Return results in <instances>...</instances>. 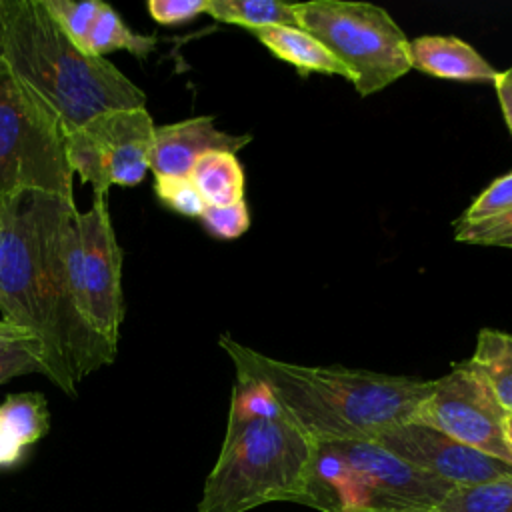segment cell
<instances>
[{"mask_svg": "<svg viewBox=\"0 0 512 512\" xmlns=\"http://www.w3.org/2000/svg\"><path fill=\"white\" fill-rule=\"evenodd\" d=\"M506 438H508V444L512 448V412L508 414V420H506Z\"/></svg>", "mask_w": 512, "mask_h": 512, "instance_id": "obj_32", "label": "cell"}, {"mask_svg": "<svg viewBox=\"0 0 512 512\" xmlns=\"http://www.w3.org/2000/svg\"><path fill=\"white\" fill-rule=\"evenodd\" d=\"M330 444L350 466L366 512H432L456 488L372 440Z\"/></svg>", "mask_w": 512, "mask_h": 512, "instance_id": "obj_10", "label": "cell"}, {"mask_svg": "<svg viewBox=\"0 0 512 512\" xmlns=\"http://www.w3.org/2000/svg\"><path fill=\"white\" fill-rule=\"evenodd\" d=\"M512 210V172L498 176L492 180L454 220V228L480 224L486 220H494Z\"/></svg>", "mask_w": 512, "mask_h": 512, "instance_id": "obj_22", "label": "cell"}, {"mask_svg": "<svg viewBox=\"0 0 512 512\" xmlns=\"http://www.w3.org/2000/svg\"><path fill=\"white\" fill-rule=\"evenodd\" d=\"M200 220L210 236L218 240H234L248 230L250 212L246 200H240L228 206H206Z\"/></svg>", "mask_w": 512, "mask_h": 512, "instance_id": "obj_25", "label": "cell"}, {"mask_svg": "<svg viewBox=\"0 0 512 512\" xmlns=\"http://www.w3.org/2000/svg\"><path fill=\"white\" fill-rule=\"evenodd\" d=\"M4 64L62 120L66 132L92 118L146 108V94L110 60L74 44L42 0H2Z\"/></svg>", "mask_w": 512, "mask_h": 512, "instance_id": "obj_3", "label": "cell"}, {"mask_svg": "<svg viewBox=\"0 0 512 512\" xmlns=\"http://www.w3.org/2000/svg\"><path fill=\"white\" fill-rule=\"evenodd\" d=\"M122 260L124 254L116 240L108 198H94L86 212H78L74 282L90 328L112 348H118L124 320Z\"/></svg>", "mask_w": 512, "mask_h": 512, "instance_id": "obj_9", "label": "cell"}, {"mask_svg": "<svg viewBox=\"0 0 512 512\" xmlns=\"http://www.w3.org/2000/svg\"><path fill=\"white\" fill-rule=\"evenodd\" d=\"M42 374V350L34 338L0 342V386L14 376Z\"/></svg>", "mask_w": 512, "mask_h": 512, "instance_id": "obj_24", "label": "cell"}, {"mask_svg": "<svg viewBox=\"0 0 512 512\" xmlns=\"http://www.w3.org/2000/svg\"><path fill=\"white\" fill-rule=\"evenodd\" d=\"M154 122L146 108L104 112L68 132V162L94 198H108L112 184L136 186L150 170Z\"/></svg>", "mask_w": 512, "mask_h": 512, "instance_id": "obj_7", "label": "cell"}, {"mask_svg": "<svg viewBox=\"0 0 512 512\" xmlns=\"http://www.w3.org/2000/svg\"><path fill=\"white\" fill-rule=\"evenodd\" d=\"M220 346L236 374L260 380L314 442L374 440L410 422L434 380L342 366H302L264 356L228 334Z\"/></svg>", "mask_w": 512, "mask_h": 512, "instance_id": "obj_2", "label": "cell"}, {"mask_svg": "<svg viewBox=\"0 0 512 512\" xmlns=\"http://www.w3.org/2000/svg\"><path fill=\"white\" fill-rule=\"evenodd\" d=\"M206 14L250 32L266 26H298L294 2L280 0H210Z\"/></svg>", "mask_w": 512, "mask_h": 512, "instance_id": "obj_18", "label": "cell"}, {"mask_svg": "<svg viewBox=\"0 0 512 512\" xmlns=\"http://www.w3.org/2000/svg\"><path fill=\"white\" fill-rule=\"evenodd\" d=\"M24 450L2 426H0V468H10L18 464L24 456Z\"/></svg>", "mask_w": 512, "mask_h": 512, "instance_id": "obj_29", "label": "cell"}, {"mask_svg": "<svg viewBox=\"0 0 512 512\" xmlns=\"http://www.w3.org/2000/svg\"><path fill=\"white\" fill-rule=\"evenodd\" d=\"M4 62V18H2V0H0V64Z\"/></svg>", "mask_w": 512, "mask_h": 512, "instance_id": "obj_31", "label": "cell"}, {"mask_svg": "<svg viewBox=\"0 0 512 512\" xmlns=\"http://www.w3.org/2000/svg\"><path fill=\"white\" fill-rule=\"evenodd\" d=\"M508 414L486 380L466 362H460L434 380L432 392L410 422L430 426L478 452L512 464V448L506 438Z\"/></svg>", "mask_w": 512, "mask_h": 512, "instance_id": "obj_8", "label": "cell"}, {"mask_svg": "<svg viewBox=\"0 0 512 512\" xmlns=\"http://www.w3.org/2000/svg\"><path fill=\"white\" fill-rule=\"evenodd\" d=\"M494 88H496V96L502 108V116L504 122L508 126V130L512 132V66L506 68L504 72H498L496 80H494Z\"/></svg>", "mask_w": 512, "mask_h": 512, "instance_id": "obj_28", "label": "cell"}, {"mask_svg": "<svg viewBox=\"0 0 512 512\" xmlns=\"http://www.w3.org/2000/svg\"><path fill=\"white\" fill-rule=\"evenodd\" d=\"M20 338H32L26 330L8 324L6 320L0 318V342H8V340H20Z\"/></svg>", "mask_w": 512, "mask_h": 512, "instance_id": "obj_30", "label": "cell"}, {"mask_svg": "<svg viewBox=\"0 0 512 512\" xmlns=\"http://www.w3.org/2000/svg\"><path fill=\"white\" fill-rule=\"evenodd\" d=\"M316 442L280 408L268 416L228 420L196 512H248L268 502L300 504Z\"/></svg>", "mask_w": 512, "mask_h": 512, "instance_id": "obj_4", "label": "cell"}, {"mask_svg": "<svg viewBox=\"0 0 512 512\" xmlns=\"http://www.w3.org/2000/svg\"><path fill=\"white\" fill-rule=\"evenodd\" d=\"M252 140L250 134H228L216 128L214 116H194L154 128L150 170L154 176H188L208 152L236 154Z\"/></svg>", "mask_w": 512, "mask_h": 512, "instance_id": "obj_12", "label": "cell"}, {"mask_svg": "<svg viewBox=\"0 0 512 512\" xmlns=\"http://www.w3.org/2000/svg\"><path fill=\"white\" fill-rule=\"evenodd\" d=\"M264 48H268L276 58L292 64L300 70V74L322 72V74H338L346 80L350 72L344 64L312 34L302 30L300 26H266L252 32Z\"/></svg>", "mask_w": 512, "mask_h": 512, "instance_id": "obj_14", "label": "cell"}, {"mask_svg": "<svg viewBox=\"0 0 512 512\" xmlns=\"http://www.w3.org/2000/svg\"><path fill=\"white\" fill-rule=\"evenodd\" d=\"M78 208L48 194H22L0 206V312L42 350V374L64 394L112 364L116 348L88 324L74 282Z\"/></svg>", "mask_w": 512, "mask_h": 512, "instance_id": "obj_1", "label": "cell"}, {"mask_svg": "<svg viewBox=\"0 0 512 512\" xmlns=\"http://www.w3.org/2000/svg\"><path fill=\"white\" fill-rule=\"evenodd\" d=\"M158 46V36L140 34L124 24L122 16L104 2L90 34L84 52L104 58L110 52H128L138 60L148 58Z\"/></svg>", "mask_w": 512, "mask_h": 512, "instance_id": "obj_17", "label": "cell"}, {"mask_svg": "<svg viewBox=\"0 0 512 512\" xmlns=\"http://www.w3.org/2000/svg\"><path fill=\"white\" fill-rule=\"evenodd\" d=\"M52 18L68 34V38L84 50L88 34L104 6L100 0H42Z\"/></svg>", "mask_w": 512, "mask_h": 512, "instance_id": "obj_21", "label": "cell"}, {"mask_svg": "<svg viewBox=\"0 0 512 512\" xmlns=\"http://www.w3.org/2000/svg\"><path fill=\"white\" fill-rule=\"evenodd\" d=\"M154 192L166 208L182 216L200 218L206 208L190 176H154Z\"/></svg>", "mask_w": 512, "mask_h": 512, "instance_id": "obj_23", "label": "cell"}, {"mask_svg": "<svg viewBox=\"0 0 512 512\" xmlns=\"http://www.w3.org/2000/svg\"><path fill=\"white\" fill-rule=\"evenodd\" d=\"M66 128L56 112L0 64V206L22 194L74 202Z\"/></svg>", "mask_w": 512, "mask_h": 512, "instance_id": "obj_5", "label": "cell"}, {"mask_svg": "<svg viewBox=\"0 0 512 512\" xmlns=\"http://www.w3.org/2000/svg\"><path fill=\"white\" fill-rule=\"evenodd\" d=\"M0 426L22 446L38 442L50 428V414L44 394L16 392L0 404Z\"/></svg>", "mask_w": 512, "mask_h": 512, "instance_id": "obj_19", "label": "cell"}, {"mask_svg": "<svg viewBox=\"0 0 512 512\" xmlns=\"http://www.w3.org/2000/svg\"><path fill=\"white\" fill-rule=\"evenodd\" d=\"M294 10L298 26L344 64L360 96L386 88L412 68L410 42L382 6L310 0L294 2Z\"/></svg>", "mask_w": 512, "mask_h": 512, "instance_id": "obj_6", "label": "cell"}, {"mask_svg": "<svg viewBox=\"0 0 512 512\" xmlns=\"http://www.w3.org/2000/svg\"><path fill=\"white\" fill-rule=\"evenodd\" d=\"M190 180L206 206H228L244 200V170L230 152H208L190 170Z\"/></svg>", "mask_w": 512, "mask_h": 512, "instance_id": "obj_16", "label": "cell"}, {"mask_svg": "<svg viewBox=\"0 0 512 512\" xmlns=\"http://www.w3.org/2000/svg\"><path fill=\"white\" fill-rule=\"evenodd\" d=\"M412 68L442 80L494 82L498 70L468 42L456 36H418L408 46Z\"/></svg>", "mask_w": 512, "mask_h": 512, "instance_id": "obj_13", "label": "cell"}, {"mask_svg": "<svg viewBox=\"0 0 512 512\" xmlns=\"http://www.w3.org/2000/svg\"><path fill=\"white\" fill-rule=\"evenodd\" d=\"M372 442L454 486L482 484L512 474V464L478 452L418 422L388 428Z\"/></svg>", "mask_w": 512, "mask_h": 512, "instance_id": "obj_11", "label": "cell"}, {"mask_svg": "<svg viewBox=\"0 0 512 512\" xmlns=\"http://www.w3.org/2000/svg\"><path fill=\"white\" fill-rule=\"evenodd\" d=\"M432 512H512V474L482 484L456 486Z\"/></svg>", "mask_w": 512, "mask_h": 512, "instance_id": "obj_20", "label": "cell"}, {"mask_svg": "<svg viewBox=\"0 0 512 512\" xmlns=\"http://www.w3.org/2000/svg\"><path fill=\"white\" fill-rule=\"evenodd\" d=\"M454 238L456 242H464V244L512 248V210L494 220L454 228Z\"/></svg>", "mask_w": 512, "mask_h": 512, "instance_id": "obj_26", "label": "cell"}, {"mask_svg": "<svg viewBox=\"0 0 512 512\" xmlns=\"http://www.w3.org/2000/svg\"><path fill=\"white\" fill-rule=\"evenodd\" d=\"M210 0H150L148 12L158 24H180L208 12Z\"/></svg>", "mask_w": 512, "mask_h": 512, "instance_id": "obj_27", "label": "cell"}, {"mask_svg": "<svg viewBox=\"0 0 512 512\" xmlns=\"http://www.w3.org/2000/svg\"><path fill=\"white\" fill-rule=\"evenodd\" d=\"M466 364L486 380L500 404L512 412V334L482 328Z\"/></svg>", "mask_w": 512, "mask_h": 512, "instance_id": "obj_15", "label": "cell"}]
</instances>
